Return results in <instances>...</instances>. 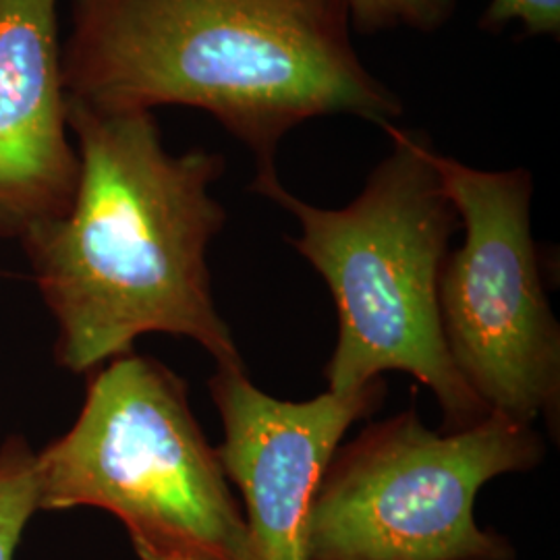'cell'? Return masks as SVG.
I'll return each mask as SVG.
<instances>
[{
    "mask_svg": "<svg viewBox=\"0 0 560 560\" xmlns=\"http://www.w3.org/2000/svg\"><path fill=\"white\" fill-rule=\"evenodd\" d=\"M80 183L65 217L20 241L57 322L55 360L90 374L145 335L194 339L222 370H245L222 320L208 247L226 222L212 196L226 161L173 154L154 113H106L67 98Z\"/></svg>",
    "mask_w": 560,
    "mask_h": 560,
    "instance_id": "obj_1",
    "label": "cell"
},
{
    "mask_svg": "<svg viewBox=\"0 0 560 560\" xmlns=\"http://www.w3.org/2000/svg\"><path fill=\"white\" fill-rule=\"evenodd\" d=\"M351 32L345 0H73L62 81L69 101L106 113L203 110L268 177L280 141L307 120L384 129L402 117Z\"/></svg>",
    "mask_w": 560,
    "mask_h": 560,
    "instance_id": "obj_2",
    "label": "cell"
},
{
    "mask_svg": "<svg viewBox=\"0 0 560 560\" xmlns=\"http://www.w3.org/2000/svg\"><path fill=\"white\" fill-rule=\"evenodd\" d=\"M393 150L345 208H316L293 196L279 173L254 177L252 191L300 222L291 247L332 293L337 345L324 376L330 393H355L384 372L411 374L444 413V430L488 416L448 358L439 314V280L460 226L434 164L430 138L386 125Z\"/></svg>",
    "mask_w": 560,
    "mask_h": 560,
    "instance_id": "obj_3",
    "label": "cell"
},
{
    "mask_svg": "<svg viewBox=\"0 0 560 560\" xmlns=\"http://www.w3.org/2000/svg\"><path fill=\"white\" fill-rule=\"evenodd\" d=\"M40 511L94 506L140 560H249L243 509L187 382L127 353L90 372L73 425L36 453Z\"/></svg>",
    "mask_w": 560,
    "mask_h": 560,
    "instance_id": "obj_4",
    "label": "cell"
},
{
    "mask_svg": "<svg viewBox=\"0 0 560 560\" xmlns=\"http://www.w3.org/2000/svg\"><path fill=\"white\" fill-rule=\"evenodd\" d=\"M529 423L488 413L455 432L405 411L337 446L310 513V560H515L513 544L476 520L481 488L536 469Z\"/></svg>",
    "mask_w": 560,
    "mask_h": 560,
    "instance_id": "obj_5",
    "label": "cell"
},
{
    "mask_svg": "<svg viewBox=\"0 0 560 560\" xmlns=\"http://www.w3.org/2000/svg\"><path fill=\"white\" fill-rule=\"evenodd\" d=\"M465 237L439 280L442 337L488 413L559 425L560 330L532 235L527 168L481 171L434 152Z\"/></svg>",
    "mask_w": 560,
    "mask_h": 560,
    "instance_id": "obj_6",
    "label": "cell"
},
{
    "mask_svg": "<svg viewBox=\"0 0 560 560\" xmlns=\"http://www.w3.org/2000/svg\"><path fill=\"white\" fill-rule=\"evenodd\" d=\"M208 388L224 430L217 448L222 469L243 499L249 560H310V513L322 474L345 432L381 407L384 381L282 400L254 386L245 370L217 368Z\"/></svg>",
    "mask_w": 560,
    "mask_h": 560,
    "instance_id": "obj_7",
    "label": "cell"
},
{
    "mask_svg": "<svg viewBox=\"0 0 560 560\" xmlns=\"http://www.w3.org/2000/svg\"><path fill=\"white\" fill-rule=\"evenodd\" d=\"M59 0H0V240L65 217L80 183Z\"/></svg>",
    "mask_w": 560,
    "mask_h": 560,
    "instance_id": "obj_8",
    "label": "cell"
},
{
    "mask_svg": "<svg viewBox=\"0 0 560 560\" xmlns=\"http://www.w3.org/2000/svg\"><path fill=\"white\" fill-rule=\"evenodd\" d=\"M40 511L36 451L21 434L0 444V560H15L23 532Z\"/></svg>",
    "mask_w": 560,
    "mask_h": 560,
    "instance_id": "obj_9",
    "label": "cell"
},
{
    "mask_svg": "<svg viewBox=\"0 0 560 560\" xmlns=\"http://www.w3.org/2000/svg\"><path fill=\"white\" fill-rule=\"evenodd\" d=\"M360 34L411 30L434 34L455 18L457 0H345Z\"/></svg>",
    "mask_w": 560,
    "mask_h": 560,
    "instance_id": "obj_10",
    "label": "cell"
},
{
    "mask_svg": "<svg viewBox=\"0 0 560 560\" xmlns=\"http://www.w3.org/2000/svg\"><path fill=\"white\" fill-rule=\"evenodd\" d=\"M520 23L527 36L559 38L560 0H492L480 25L486 32H502Z\"/></svg>",
    "mask_w": 560,
    "mask_h": 560,
    "instance_id": "obj_11",
    "label": "cell"
},
{
    "mask_svg": "<svg viewBox=\"0 0 560 560\" xmlns=\"http://www.w3.org/2000/svg\"><path fill=\"white\" fill-rule=\"evenodd\" d=\"M2 275H4V272H2V270H0V277H2Z\"/></svg>",
    "mask_w": 560,
    "mask_h": 560,
    "instance_id": "obj_12",
    "label": "cell"
}]
</instances>
